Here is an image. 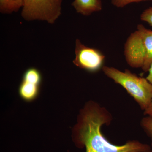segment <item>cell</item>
I'll list each match as a JSON object with an SVG mask.
<instances>
[{
	"label": "cell",
	"mask_w": 152,
	"mask_h": 152,
	"mask_svg": "<svg viewBox=\"0 0 152 152\" xmlns=\"http://www.w3.org/2000/svg\"><path fill=\"white\" fill-rule=\"evenodd\" d=\"M72 6L77 13L86 16L102 9V0H74Z\"/></svg>",
	"instance_id": "cell-6"
},
{
	"label": "cell",
	"mask_w": 152,
	"mask_h": 152,
	"mask_svg": "<svg viewBox=\"0 0 152 152\" xmlns=\"http://www.w3.org/2000/svg\"><path fill=\"white\" fill-rule=\"evenodd\" d=\"M148 152H152V149L151 150V151H149Z\"/></svg>",
	"instance_id": "cell-14"
},
{
	"label": "cell",
	"mask_w": 152,
	"mask_h": 152,
	"mask_svg": "<svg viewBox=\"0 0 152 152\" xmlns=\"http://www.w3.org/2000/svg\"><path fill=\"white\" fill-rule=\"evenodd\" d=\"M148 72V75L147 76L146 79L152 85V64L151 65Z\"/></svg>",
	"instance_id": "cell-13"
},
{
	"label": "cell",
	"mask_w": 152,
	"mask_h": 152,
	"mask_svg": "<svg viewBox=\"0 0 152 152\" xmlns=\"http://www.w3.org/2000/svg\"><path fill=\"white\" fill-rule=\"evenodd\" d=\"M113 5L117 8H123L133 3H138L142 1L152 0H111Z\"/></svg>",
	"instance_id": "cell-10"
},
{
	"label": "cell",
	"mask_w": 152,
	"mask_h": 152,
	"mask_svg": "<svg viewBox=\"0 0 152 152\" xmlns=\"http://www.w3.org/2000/svg\"><path fill=\"white\" fill-rule=\"evenodd\" d=\"M140 126L151 139L152 147V118L148 116L143 118L141 120Z\"/></svg>",
	"instance_id": "cell-9"
},
{
	"label": "cell",
	"mask_w": 152,
	"mask_h": 152,
	"mask_svg": "<svg viewBox=\"0 0 152 152\" xmlns=\"http://www.w3.org/2000/svg\"><path fill=\"white\" fill-rule=\"evenodd\" d=\"M63 0H23L21 16L25 20L54 23L61 14Z\"/></svg>",
	"instance_id": "cell-4"
},
{
	"label": "cell",
	"mask_w": 152,
	"mask_h": 152,
	"mask_svg": "<svg viewBox=\"0 0 152 152\" xmlns=\"http://www.w3.org/2000/svg\"><path fill=\"white\" fill-rule=\"evenodd\" d=\"M23 0H0V12L11 14L17 12L23 7Z\"/></svg>",
	"instance_id": "cell-8"
},
{
	"label": "cell",
	"mask_w": 152,
	"mask_h": 152,
	"mask_svg": "<svg viewBox=\"0 0 152 152\" xmlns=\"http://www.w3.org/2000/svg\"><path fill=\"white\" fill-rule=\"evenodd\" d=\"M145 115L148 116L152 118V102L149 107L145 111H144Z\"/></svg>",
	"instance_id": "cell-12"
},
{
	"label": "cell",
	"mask_w": 152,
	"mask_h": 152,
	"mask_svg": "<svg viewBox=\"0 0 152 152\" xmlns=\"http://www.w3.org/2000/svg\"><path fill=\"white\" fill-rule=\"evenodd\" d=\"M75 65L90 72H96L102 69L105 56L100 50L87 46L77 39L75 49Z\"/></svg>",
	"instance_id": "cell-5"
},
{
	"label": "cell",
	"mask_w": 152,
	"mask_h": 152,
	"mask_svg": "<svg viewBox=\"0 0 152 152\" xmlns=\"http://www.w3.org/2000/svg\"><path fill=\"white\" fill-rule=\"evenodd\" d=\"M40 85L31 81L22 80L19 88V94L23 99L31 102L35 99L39 94Z\"/></svg>",
	"instance_id": "cell-7"
},
{
	"label": "cell",
	"mask_w": 152,
	"mask_h": 152,
	"mask_svg": "<svg viewBox=\"0 0 152 152\" xmlns=\"http://www.w3.org/2000/svg\"><path fill=\"white\" fill-rule=\"evenodd\" d=\"M106 76L121 86L145 111L152 102V85L146 78L139 77L129 69L122 72L113 67L104 66L102 69Z\"/></svg>",
	"instance_id": "cell-2"
},
{
	"label": "cell",
	"mask_w": 152,
	"mask_h": 152,
	"mask_svg": "<svg viewBox=\"0 0 152 152\" xmlns=\"http://www.w3.org/2000/svg\"><path fill=\"white\" fill-rule=\"evenodd\" d=\"M113 120L111 113L104 107L94 101L87 102L73 128L72 137L76 146L86 148V152H148L151 150L149 145L137 140L129 141L121 145L109 142L101 128L110 124Z\"/></svg>",
	"instance_id": "cell-1"
},
{
	"label": "cell",
	"mask_w": 152,
	"mask_h": 152,
	"mask_svg": "<svg viewBox=\"0 0 152 152\" xmlns=\"http://www.w3.org/2000/svg\"><path fill=\"white\" fill-rule=\"evenodd\" d=\"M124 55L131 67L140 68L145 72H148L151 66L149 50L142 25H138L137 30L128 38L124 45Z\"/></svg>",
	"instance_id": "cell-3"
},
{
	"label": "cell",
	"mask_w": 152,
	"mask_h": 152,
	"mask_svg": "<svg viewBox=\"0 0 152 152\" xmlns=\"http://www.w3.org/2000/svg\"><path fill=\"white\" fill-rule=\"evenodd\" d=\"M140 20L152 26V7L146 9L142 13Z\"/></svg>",
	"instance_id": "cell-11"
}]
</instances>
